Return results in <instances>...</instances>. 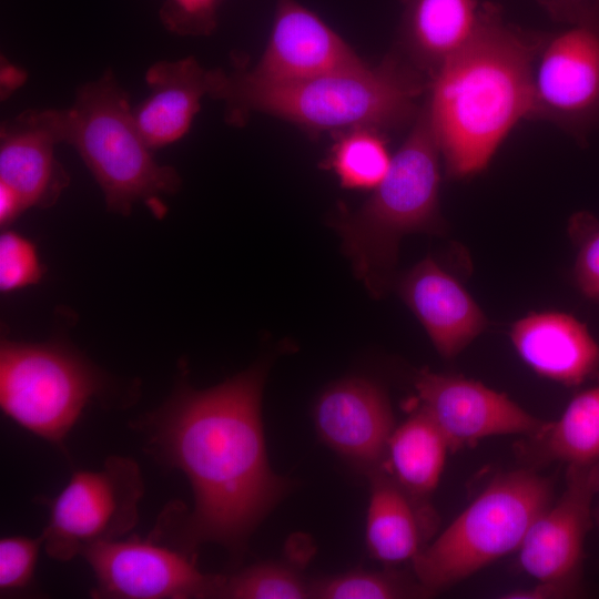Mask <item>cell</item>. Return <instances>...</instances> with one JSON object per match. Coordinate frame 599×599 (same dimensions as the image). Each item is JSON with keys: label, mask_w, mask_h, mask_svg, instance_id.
I'll return each instance as SVG.
<instances>
[{"label": "cell", "mask_w": 599, "mask_h": 599, "mask_svg": "<svg viewBox=\"0 0 599 599\" xmlns=\"http://www.w3.org/2000/svg\"><path fill=\"white\" fill-rule=\"evenodd\" d=\"M591 229L578 251L575 277L587 297L599 300V225Z\"/></svg>", "instance_id": "29"}, {"label": "cell", "mask_w": 599, "mask_h": 599, "mask_svg": "<svg viewBox=\"0 0 599 599\" xmlns=\"http://www.w3.org/2000/svg\"><path fill=\"white\" fill-rule=\"evenodd\" d=\"M441 153L427 104L392 156L389 169L370 197L335 221L343 250L367 290L379 295L396 262L403 235L439 225Z\"/></svg>", "instance_id": "4"}, {"label": "cell", "mask_w": 599, "mask_h": 599, "mask_svg": "<svg viewBox=\"0 0 599 599\" xmlns=\"http://www.w3.org/2000/svg\"><path fill=\"white\" fill-rule=\"evenodd\" d=\"M398 291L443 357H455L486 328L474 298L430 257L403 276Z\"/></svg>", "instance_id": "17"}, {"label": "cell", "mask_w": 599, "mask_h": 599, "mask_svg": "<svg viewBox=\"0 0 599 599\" xmlns=\"http://www.w3.org/2000/svg\"><path fill=\"white\" fill-rule=\"evenodd\" d=\"M365 63L316 13L295 0H277L267 45L253 70L266 82L298 81Z\"/></svg>", "instance_id": "14"}, {"label": "cell", "mask_w": 599, "mask_h": 599, "mask_svg": "<svg viewBox=\"0 0 599 599\" xmlns=\"http://www.w3.org/2000/svg\"><path fill=\"white\" fill-rule=\"evenodd\" d=\"M21 197L9 186L0 183V224L7 226L12 223L24 210Z\"/></svg>", "instance_id": "32"}, {"label": "cell", "mask_w": 599, "mask_h": 599, "mask_svg": "<svg viewBox=\"0 0 599 599\" xmlns=\"http://www.w3.org/2000/svg\"><path fill=\"white\" fill-rule=\"evenodd\" d=\"M81 556L95 578L93 598H215L223 579L201 572L192 555L151 537L98 542Z\"/></svg>", "instance_id": "10"}, {"label": "cell", "mask_w": 599, "mask_h": 599, "mask_svg": "<svg viewBox=\"0 0 599 599\" xmlns=\"http://www.w3.org/2000/svg\"><path fill=\"white\" fill-rule=\"evenodd\" d=\"M415 387L420 407L441 430L449 449L497 435L534 436L547 425L506 394L461 376L422 369L415 377Z\"/></svg>", "instance_id": "11"}, {"label": "cell", "mask_w": 599, "mask_h": 599, "mask_svg": "<svg viewBox=\"0 0 599 599\" xmlns=\"http://www.w3.org/2000/svg\"><path fill=\"white\" fill-rule=\"evenodd\" d=\"M265 372L253 367L214 387H179L140 427L148 450L190 481L194 504L167 515L151 538L189 555L215 542L237 555L281 500L290 481L270 467L261 397Z\"/></svg>", "instance_id": "1"}, {"label": "cell", "mask_w": 599, "mask_h": 599, "mask_svg": "<svg viewBox=\"0 0 599 599\" xmlns=\"http://www.w3.org/2000/svg\"><path fill=\"white\" fill-rule=\"evenodd\" d=\"M313 599L426 598L430 593L416 580L394 571L353 570L309 583Z\"/></svg>", "instance_id": "24"}, {"label": "cell", "mask_w": 599, "mask_h": 599, "mask_svg": "<svg viewBox=\"0 0 599 599\" xmlns=\"http://www.w3.org/2000/svg\"><path fill=\"white\" fill-rule=\"evenodd\" d=\"M26 77V73L21 69L6 63V65H2L1 68V92H12L24 82Z\"/></svg>", "instance_id": "33"}, {"label": "cell", "mask_w": 599, "mask_h": 599, "mask_svg": "<svg viewBox=\"0 0 599 599\" xmlns=\"http://www.w3.org/2000/svg\"><path fill=\"white\" fill-rule=\"evenodd\" d=\"M43 274L35 245L19 233L4 230L0 235L1 293L37 284Z\"/></svg>", "instance_id": "26"}, {"label": "cell", "mask_w": 599, "mask_h": 599, "mask_svg": "<svg viewBox=\"0 0 599 599\" xmlns=\"http://www.w3.org/2000/svg\"><path fill=\"white\" fill-rule=\"evenodd\" d=\"M318 436L337 454L368 474L384 467L394 417L385 392L364 378L328 387L317 399Z\"/></svg>", "instance_id": "13"}, {"label": "cell", "mask_w": 599, "mask_h": 599, "mask_svg": "<svg viewBox=\"0 0 599 599\" xmlns=\"http://www.w3.org/2000/svg\"><path fill=\"white\" fill-rule=\"evenodd\" d=\"M42 544V536H12L0 540L1 597L20 591L31 583Z\"/></svg>", "instance_id": "27"}, {"label": "cell", "mask_w": 599, "mask_h": 599, "mask_svg": "<svg viewBox=\"0 0 599 599\" xmlns=\"http://www.w3.org/2000/svg\"><path fill=\"white\" fill-rule=\"evenodd\" d=\"M428 87L429 80L394 50L375 67L363 63L298 81L266 82L240 70L227 74L220 100L233 124L262 112L315 133L356 128L384 133L413 124Z\"/></svg>", "instance_id": "3"}, {"label": "cell", "mask_w": 599, "mask_h": 599, "mask_svg": "<svg viewBox=\"0 0 599 599\" xmlns=\"http://www.w3.org/2000/svg\"><path fill=\"white\" fill-rule=\"evenodd\" d=\"M597 521H598V525H599V509L597 511Z\"/></svg>", "instance_id": "34"}, {"label": "cell", "mask_w": 599, "mask_h": 599, "mask_svg": "<svg viewBox=\"0 0 599 599\" xmlns=\"http://www.w3.org/2000/svg\"><path fill=\"white\" fill-rule=\"evenodd\" d=\"M369 475L370 497L366 545L376 560L396 565L413 560L426 546L435 527V514L380 467Z\"/></svg>", "instance_id": "20"}, {"label": "cell", "mask_w": 599, "mask_h": 599, "mask_svg": "<svg viewBox=\"0 0 599 599\" xmlns=\"http://www.w3.org/2000/svg\"><path fill=\"white\" fill-rule=\"evenodd\" d=\"M403 14L397 49L430 80L474 34L480 11L477 0H400Z\"/></svg>", "instance_id": "19"}, {"label": "cell", "mask_w": 599, "mask_h": 599, "mask_svg": "<svg viewBox=\"0 0 599 599\" xmlns=\"http://www.w3.org/2000/svg\"><path fill=\"white\" fill-rule=\"evenodd\" d=\"M384 133L356 128L339 133L325 161L345 189L374 190L385 177L392 161Z\"/></svg>", "instance_id": "23"}, {"label": "cell", "mask_w": 599, "mask_h": 599, "mask_svg": "<svg viewBox=\"0 0 599 599\" xmlns=\"http://www.w3.org/2000/svg\"><path fill=\"white\" fill-rule=\"evenodd\" d=\"M540 461L599 463V384L577 394L556 423L534 435Z\"/></svg>", "instance_id": "22"}, {"label": "cell", "mask_w": 599, "mask_h": 599, "mask_svg": "<svg viewBox=\"0 0 599 599\" xmlns=\"http://www.w3.org/2000/svg\"><path fill=\"white\" fill-rule=\"evenodd\" d=\"M215 598L223 599H306L309 583L292 568L262 562L224 577Z\"/></svg>", "instance_id": "25"}, {"label": "cell", "mask_w": 599, "mask_h": 599, "mask_svg": "<svg viewBox=\"0 0 599 599\" xmlns=\"http://www.w3.org/2000/svg\"><path fill=\"white\" fill-rule=\"evenodd\" d=\"M220 0H166L162 10L164 24L179 34L205 35L216 26Z\"/></svg>", "instance_id": "28"}, {"label": "cell", "mask_w": 599, "mask_h": 599, "mask_svg": "<svg viewBox=\"0 0 599 599\" xmlns=\"http://www.w3.org/2000/svg\"><path fill=\"white\" fill-rule=\"evenodd\" d=\"M448 449L441 430L419 407L393 430L384 466L406 490L425 498L440 480Z\"/></svg>", "instance_id": "21"}, {"label": "cell", "mask_w": 599, "mask_h": 599, "mask_svg": "<svg viewBox=\"0 0 599 599\" xmlns=\"http://www.w3.org/2000/svg\"><path fill=\"white\" fill-rule=\"evenodd\" d=\"M582 593L580 583L545 580L531 588L516 589L500 596L504 599H562L575 598Z\"/></svg>", "instance_id": "30"}, {"label": "cell", "mask_w": 599, "mask_h": 599, "mask_svg": "<svg viewBox=\"0 0 599 599\" xmlns=\"http://www.w3.org/2000/svg\"><path fill=\"white\" fill-rule=\"evenodd\" d=\"M104 388L103 374L64 344L1 339V409L52 444H63L88 403Z\"/></svg>", "instance_id": "7"}, {"label": "cell", "mask_w": 599, "mask_h": 599, "mask_svg": "<svg viewBox=\"0 0 599 599\" xmlns=\"http://www.w3.org/2000/svg\"><path fill=\"white\" fill-rule=\"evenodd\" d=\"M63 142L62 110H30L1 129L0 183L12 189L24 205L48 207L69 183L54 156Z\"/></svg>", "instance_id": "15"}, {"label": "cell", "mask_w": 599, "mask_h": 599, "mask_svg": "<svg viewBox=\"0 0 599 599\" xmlns=\"http://www.w3.org/2000/svg\"><path fill=\"white\" fill-rule=\"evenodd\" d=\"M227 74L203 68L194 58L159 61L145 81L148 99L134 110L138 128L151 150L176 142L190 130L205 95L219 99Z\"/></svg>", "instance_id": "16"}, {"label": "cell", "mask_w": 599, "mask_h": 599, "mask_svg": "<svg viewBox=\"0 0 599 599\" xmlns=\"http://www.w3.org/2000/svg\"><path fill=\"white\" fill-rule=\"evenodd\" d=\"M599 493V463L568 465L566 488L530 526L519 547V565L538 581L580 583L591 504Z\"/></svg>", "instance_id": "12"}, {"label": "cell", "mask_w": 599, "mask_h": 599, "mask_svg": "<svg viewBox=\"0 0 599 599\" xmlns=\"http://www.w3.org/2000/svg\"><path fill=\"white\" fill-rule=\"evenodd\" d=\"M144 483L129 457L110 456L98 470H78L65 487L42 502L49 521L42 532L44 550L67 561L89 546L119 539L139 520Z\"/></svg>", "instance_id": "8"}, {"label": "cell", "mask_w": 599, "mask_h": 599, "mask_svg": "<svg viewBox=\"0 0 599 599\" xmlns=\"http://www.w3.org/2000/svg\"><path fill=\"white\" fill-rule=\"evenodd\" d=\"M63 142L73 145L100 185L110 211L129 215L136 203L162 217V195L181 184L176 171L159 164L144 141L128 93L109 71L87 83L62 110Z\"/></svg>", "instance_id": "5"}, {"label": "cell", "mask_w": 599, "mask_h": 599, "mask_svg": "<svg viewBox=\"0 0 599 599\" xmlns=\"http://www.w3.org/2000/svg\"><path fill=\"white\" fill-rule=\"evenodd\" d=\"M556 22L567 24L599 7V0H536Z\"/></svg>", "instance_id": "31"}, {"label": "cell", "mask_w": 599, "mask_h": 599, "mask_svg": "<svg viewBox=\"0 0 599 599\" xmlns=\"http://www.w3.org/2000/svg\"><path fill=\"white\" fill-rule=\"evenodd\" d=\"M528 119L550 122L578 140L599 121V7L545 33Z\"/></svg>", "instance_id": "9"}, {"label": "cell", "mask_w": 599, "mask_h": 599, "mask_svg": "<svg viewBox=\"0 0 599 599\" xmlns=\"http://www.w3.org/2000/svg\"><path fill=\"white\" fill-rule=\"evenodd\" d=\"M544 35L506 22L495 3L480 4L474 34L425 95L447 176L484 171L512 128L528 119Z\"/></svg>", "instance_id": "2"}, {"label": "cell", "mask_w": 599, "mask_h": 599, "mask_svg": "<svg viewBox=\"0 0 599 599\" xmlns=\"http://www.w3.org/2000/svg\"><path fill=\"white\" fill-rule=\"evenodd\" d=\"M510 338L534 372L557 383L576 386L599 370V343L570 314L530 313L512 325Z\"/></svg>", "instance_id": "18"}, {"label": "cell", "mask_w": 599, "mask_h": 599, "mask_svg": "<svg viewBox=\"0 0 599 599\" xmlns=\"http://www.w3.org/2000/svg\"><path fill=\"white\" fill-rule=\"evenodd\" d=\"M551 497V481L530 470L494 477L412 560L416 580L433 596L519 549Z\"/></svg>", "instance_id": "6"}]
</instances>
